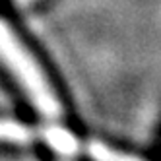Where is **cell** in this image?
Listing matches in <instances>:
<instances>
[{"label":"cell","mask_w":161,"mask_h":161,"mask_svg":"<svg viewBox=\"0 0 161 161\" xmlns=\"http://www.w3.org/2000/svg\"><path fill=\"white\" fill-rule=\"evenodd\" d=\"M0 60L24 87L25 95L43 117H60L62 107L56 99L51 82L31 56V53L25 49V45L21 43V39L16 35V31L4 19H0Z\"/></svg>","instance_id":"cell-1"},{"label":"cell","mask_w":161,"mask_h":161,"mask_svg":"<svg viewBox=\"0 0 161 161\" xmlns=\"http://www.w3.org/2000/svg\"><path fill=\"white\" fill-rule=\"evenodd\" d=\"M45 140L49 142L53 149H56L62 155H72L78 152V140L72 132H68L62 126H49L45 130Z\"/></svg>","instance_id":"cell-2"},{"label":"cell","mask_w":161,"mask_h":161,"mask_svg":"<svg viewBox=\"0 0 161 161\" xmlns=\"http://www.w3.org/2000/svg\"><path fill=\"white\" fill-rule=\"evenodd\" d=\"M87 153L93 161H146L134 153L122 152V149H117L103 142H91L87 146Z\"/></svg>","instance_id":"cell-3"},{"label":"cell","mask_w":161,"mask_h":161,"mask_svg":"<svg viewBox=\"0 0 161 161\" xmlns=\"http://www.w3.org/2000/svg\"><path fill=\"white\" fill-rule=\"evenodd\" d=\"M31 130L18 120H4L0 119V142H14L24 144L31 140Z\"/></svg>","instance_id":"cell-4"}]
</instances>
